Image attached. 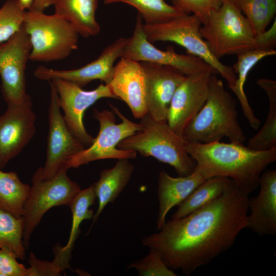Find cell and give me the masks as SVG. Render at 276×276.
I'll return each mask as SVG.
<instances>
[{"mask_svg": "<svg viewBox=\"0 0 276 276\" xmlns=\"http://www.w3.org/2000/svg\"><path fill=\"white\" fill-rule=\"evenodd\" d=\"M31 50L30 37L24 24L11 38L0 44L2 93L8 106L31 101L26 91L25 75Z\"/></svg>", "mask_w": 276, "mask_h": 276, "instance_id": "obj_10", "label": "cell"}, {"mask_svg": "<svg viewBox=\"0 0 276 276\" xmlns=\"http://www.w3.org/2000/svg\"><path fill=\"white\" fill-rule=\"evenodd\" d=\"M49 82L50 104L46 160L43 167L39 168L35 171L43 179L53 177L65 166L68 158L85 148L68 128L61 113L56 88L52 81Z\"/></svg>", "mask_w": 276, "mask_h": 276, "instance_id": "obj_11", "label": "cell"}, {"mask_svg": "<svg viewBox=\"0 0 276 276\" xmlns=\"http://www.w3.org/2000/svg\"><path fill=\"white\" fill-rule=\"evenodd\" d=\"M16 258L0 248V276H29V269L17 262Z\"/></svg>", "mask_w": 276, "mask_h": 276, "instance_id": "obj_35", "label": "cell"}, {"mask_svg": "<svg viewBox=\"0 0 276 276\" xmlns=\"http://www.w3.org/2000/svg\"><path fill=\"white\" fill-rule=\"evenodd\" d=\"M25 13L17 0H8L0 8V44L8 40L19 30Z\"/></svg>", "mask_w": 276, "mask_h": 276, "instance_id": "obj_31", "label": "cell"}, {"mask_svg": "<svg viewBox=\"0 0 276 276\" xmlns=\"http://www.w3.org/2000/svg\"><path fill=\"white\" fill-rule=\"evenodd\" d=\"M140 62L145 75L148 113L156 121L166 122L173 96L186 76L172 66Z\"/></svg>", "mask_w": 276, "mask_h": 276, "instance_id": "obj_17", "label": "cell"}, {"mask_svg": "<svg viewBox=\"0 0 276 276\" xmlns=\"http://www.w3.org/2000/svg\"><path fill=\"white\" fill-rule=\"evenodd\" d=\"M24 220L0 209V248L17 259L25 258L23 243Z\"/></svg>", "mask_w": 276, "mask_h": 276, "instance_id": "obj_28", "label": "cell"}, {"mask_svg": "<svg viewBox=\"0 0 276 276\" xmlns=\"http://www.w3.org/2000/svg\"><path fill=\"white\" fill-rule=\"evenodd\" d=\"M257 84L267 96L269 103L268 114L262 128L248 141L247 147L263 151L276 147V81L268 78H261Z\"/></svg>", "mask_w": 276, "mask_h": 276, "instance_id": "obj_25", "label": "cell"}, {"mask_svg": "<svg viewBox=\"0 0 276 276\" xmlns=\"http://www.w3.org/2000/svg\"><path fill=\"white\" fill-rule=\"evenodd\" d=\"M64 166L53 177L43 179L35 172L32 185L24 204L23 243L26 248L30 237L44 214L59 205H70L81 190L77 182L67 175Z\"/></svg>", "mask_w": 276, "mask_h": 276, "instance_id": "obj_9", "label": "cell"}, {"mask_svg": "<svg viewBox=\"0 0 276 276\" xmlns=\"http://www.w3.org/2000/svg\"><path fill=\"white\" fill-rule=\"evenodd\" d=\"M223 0H171L173 6L187 14L192 13L204 24Z\"/></svg>", "mask_w": 276, "mask_h": 276, "instance_id": "obj_34", "label": "cell"}, {"mask_svg": "<svg viewBox=\"0 0 276 276\" xmlns=\"http://www.w3.org/2000/svg\"><path fill=\"white\" fill-rule=\"evenodd\" d=\"M213 74L207 72L186 76L175 90L169 105L166 122L178 135L181 136L186 126L204 104Z\"/></svg>", "mask_w": 276, "mask_h": 276, "instance_id": "obj_16", "label": "cell"}, {"mask_svg": "<svg viewBox=\"0 0 276 276\" xmlns=\"http://www.w3.org/2000/svg\"><path fill=\"white\" fill-rule=\"evenodd\" d=\"M248 194L232 180L220 196L179 219L166 221L142 244L157 250L166 265L189 275L234 244L247 226Z\"/></svg>", "mask_w": 276, "mask_h": 276, "instance_id": "obj_1", "label": "cell"}, {"mask_svg": "<svg viewBox=\"0 0 276 276\" xmlns=\"http://www.w3.org/2000/svg\"><path fill=\"white\" fill-rule=\"evenodd\" d=\"M58 95V103L64 112V119L73 134L85 146H89L95 138L86 131L83 118L85 110L99 99L116 98L108 84H100L91 90L61 79L50 80Z\"/></svg>", "mask_w": 276, "mask_h": 276, "instance_id": "obj_13", "label": "cell"}, {"mask_svg": "<svg viewBox=\"0 0 276 276\" xmlns=\"http://www.w3.org/2000/svg\"><path fill=\"white\" fill-rule=\"evenodd\" d=\"M249 21L255 36L266 30L276 13V0H234Z\"/></svg>", "mask_w": 276, "mask_h": 276, "instance_id": "obj_29", "label": "cell"}, {"mask_svg": "<svg viewBox=\"0 0 276 276\" xmlns=\"http://www.w3.org/2000/svg\"><path fill=\"white\" fill-rule=\"evenodd\" d=\"M51 5V0H33L31 8L29 11L43 12Z\"/></svg>", "mask_w": 276, "mask_h": 276, "instance_id": "obj_37", "label": "cell"}, {"mask_svg": "<svg viewBox=\"0 0 276 276\" xmlns=\"http://www.w3.org/2000/svg\"><path fill=\"white\" fill-rule=\"evenodd\" d=\"M207 178L196 168L190 174L174 177L165 170L159 172L157 198L159 203L156 220L159 230L166 222V217L173 207L179 205Z\"/></svg>", "mask_w": 276, "mask_h": 276, "instance_id": "obj_20", "label": "cell"}, {"mask_svg": "<svg viewBox=\"0 0 276 276\" xmlns=\"http://www.w3.org/2000/svg\"><path fill=\"white\" fill-rule=\"evenodd\" d=\"M232 181V179L224 176L207 178L177 205V210L171 219L183 217L211 202L222 195Z\"/></svg>", "mask_w": 276, "mask_h": 276, "instance_id": "obj_24", "label": "cell"}, {"mask_svg": "<svg viewBox=\"0 0 276 276\" xmlns=\"http://www.w3.org/2000/svg\"><path fill=\"white\" fill-rule=\"evenodd\" d=\"M140 123L142 129L120 141L119 149L153 157L173 167L179 176L188 175L195 170L196 163L187 152L185 141L167 122L156 121L147 113Z\"/></svg>", "mask_w": 276, "mask_h": 276, "instance_id": "obj_4", "label": "cell"}, {"mask_svg": "<svg viewBox=\"0 0 276 276\" xmlns=\"http://www.w3.org/2000/svg\"><path fill=\"white\" fill-rule=\"evenodd\" d=\"M258 195L248 199L250 214L246 227L259 236L276 234V171L268 170L261 175Z\"/></svg>", "mask_w": 276, "mask_h": 276, "instance_id": "obj_19", "label": "cell"}, {"mask_svg": "<svg viewBox=\"0 0 276 276\" xmlns=\"http://www.w3.org/2000/svg\"><path fill=\"white\" fill-rule=\"evenodd\" d=\"M32 100L20 105H9L0 116V168L18 155L36 132V114Z\"/></svg>", "mask_w": 276, "mask_h": 276, "instance_id": "obj_14", "label": "cell"}, {"mask_svg": "<svg viewBox=\"0 0 276 276\" xmlns=\"http://www.w3.org/2000/svg\"><path fill=\"white\" fill-rule=\"evenodd\" d=\"M24 26L30 39L32 61L63 60L78 48L79 33L68 21L55 13L26 11Z\"/></svg>", "mask_w": 276, "mask_h": 276, "instance_id": "obj_6", "label": "cell"}, {"mask_svg": "<svg viewBox=\"0 0 276 276\" xmlns=\"http://www.w3.org/2000/svg\"><path fill=\"white\" fill-rule=\"evenodd\" d=\"M276 54L275 50H262L254 49L237 55V60L232 68L237 76L234 85L228 87L236 96L243 113L251 128L257 129L261 121L256 116L251 107L244 90L247 75L252 67L263 58Z\"/></svg>", "mask_w": 276, "mask_h": 276, "instance_id": "obj_23", "label": "cell"}, {"mask_svg": "<svg viewBox=\"0 0 276 276\" xmlns=\"http://www.w3.org/2000/svg\"><path fill=\"white\" fill-rule=\"evenodd\" d=\"M106 5L123 3L134 8L146 25L168 21L186 14L165 0H104Z\"/></svg>", "mask_w": 276, "mask_h": 276, "instance_id": "obj_27", "label": "cell"}, {"mask_svg": "<svg viewBox=\"0 0 276 276\" xmlns=\"http://www.w3.org/2000/svg\"><path fill=\"white\" fill-rule=\"evenodd\" d=\"M185 148L195 161L196 168L207 178L226 177L248 195L259 186L261 175L267 167L276 160V147L258 151L240 143L185 142Z\"/></svg>", "mask_w": 276, "mask_h": 276, "instance_id": "obj_2", "label": "cell"}, {"mask_svg": "<svg viewBox=\"0 0 276 276\" xmlns=\"http://www.w3.org/2000/svg\"><path fill=\"white\" fill-rule=\"evenodd\" d=\"M30 188L15 172H4L0 168V209L16 217H22Z\"/></svg>", "mask_w": 276, "mask_h": 276, "instance_id": "obj_26", "label": "cell"}, {"mask_svg": "<svg viewBox=\"0 0 276 276\" xmlns=\"http://www.w3.org/2000/svg\"><path fill=\"white\" fill-rule=\"evenodd\" d=\"M200 33L212 53L218 59L255 49V34L234 0H223L201 25Z\"/></svg>", "mask_w": 276, "mask_h": 276, "instance_id": "obj_5", "label": "cell"}, {"mask_svg": "<svg viewBox=\"0 0 276 276\" xmlns=\"http://www.w3.org/2000/svg\"><path fill=\"white\" fill-rule=\"evenodd\" d=\"M129 38L121 37L106 47L95 60L80 68L58 70L39 66L34 72L37 79L49 81L59 78L73 82L82 87L94 80H100L108 84L114 72V64L121 58Z\"/></svg>", "mask_w": 276, "mask_h": 276, "instance_id": "obj_15", "label": "cell"}, {"mask_svg": "<svg viewBox=\"0 0 276 276\" xmlns=\"http://www.w3.org/2000/svg\"><path fill=\"white\" fill-rule=\"evenodd\" d=\"M200 20L194 15L184 14L167 22L146 25L145 34L150 42L171 41L185 48L187 53L199 57L220 74L227 85L235 84L237 76L232 67L222 63L211 52L200 33Z\"/></svg>", "mask_w": 276, "mask_h": 276, "instance_id": "obj_8", "label": "cell"}, {"mask_svg": "<svg viewBox=\"0 0 276 276\" xmlns=\"http://www.w3.org/2000/svg\"><path fill=\"white\" fill-rule=\"evenodd\" d=\"M237 101L215 74L210 78L206 101L183 129L181 136L187 143L208 144L223 137L243 144L246 136L238 121Z\"/></svg>", "mask_w": 276, "mask_h": 276, "instance_id": "obj_3", "label": "cell"}, {"mask_svg": "<svg viewBox=\"0 0 276 276\" xmlns=\"http://www.w3.org/2000/svg\"><path fill=\"white\" fill-rule=\"evenodd\" d=\"M108 85L116 99L126 103L135 118L140 119L148 113L145 75L140 62L121 58Z\"/></svg>", "mask_w": 276, "mask_h": 276, "instance_id": "obj_18", "label": "cell"}, {"mask_svg": "<svg viewBox=\"0 0 276 276\" xmlns=\"http://www.w3.org/2000/svg\"><path fill=\"white\" fill-rule=\"evenodd\" d=\"M19 5L24 10L28 9L29 10L31 8L33 0H17Z\"/></svg>", "mask_w": 276, "mask_h": 276, "instance_id": "obj_38", "label": "cell"}, {"mask_svg": "<svg viewBox=\"0 0 276 276\" xmlns=\"http://www.w3.org/2000/svg\"><path fill=\"white\" fill-rule=\"evenodd\" d=\"M128 268L136 269L140 276L177 275L166 265L159 252L152 248H150L146 256L130 264Z\"/></svg>", "mask_w": 276, "mask_h": 276, "instance_id": "obj_33", "label": "cell"}, {"mask_svg": "<svg viewBox=\"0 0 276 276\" xmlns=\"http://www.w3.org/2000/svg\"><path fill=\"white\" fill-rule=\"evenodd\" d=\"M99 0H51L55 14L68 21L80 35L88 38L97 35L100 26L96 19Z\"/></svg>", "mask_w": 276, "mask_h": 276, "instance_id": "obj_22", "label": "cell"}, {"mask_svg": "<svg viewBox=\"0 0 276 276\" xmlns=\"http://www.w3.org/2000/svg\"><path fill=\"white\" fill-rule=\"evenodd\" d=\"M72 254L58 246L55 251V259L50 262L40 260L33 253H30L29 263L30 265L29 276L59 275L62 271L70 268L69 260Z\"/></svg>", "mask_w": 276, "mask_h": 276, "instance_id": "obj_32", "label": "cell"}, {"mask_svg": "<svg viewBox=\"0 0 276 276\" xmlns=\"http://www.w3.org/2000/svg\"><path fill=\"white\" fill-rule=\"evenodd\" d=\"M129 159H119L112 168L103 170L99 180L93 184L98 206L93 218L91 226L107 204L113 203L129 182L134 167Z\"/></svg>", "mask_w": 276, "mask_h": 276, "instance_id": "obj_21", "label": "cell"}, {"mask_svg": "<svg viewBox=\"0 0 276 276\" xmlns=\"http://www.w3.org/2000/svg\"><path fill=\"white\" fill-rule=\"evenodd\" d=\"M143 19L137 14L132 35L121 58L136 62H149L174 67L186 76L210 72L217 74L205 61L195 55L177 53L172 47L160 50L147 39L143 28Z\"/></svg>", "mask_w": 276, "mask_h": 276, "instance_id": "obj_12", "label": "cell"}, {"mask_svg": "<svg viewBox=\"0 0 276 276\" xmlns=\"http://www.w3.org/2000/svg\"><path fill=\"white\" fill-rule=\"evenodd\" d=\"M255 49L262 50H274L276 45V23L274 22L268 30H266L255 37Z\"/></svg>", "mask_w": 276, "mask_h": 276, "instance_id": "obj_36", "label": "cell"}, {"mask_svg": "<svg viewBox=\"0 0 276 276\" xmlns=\"http://www.w3.org/2000/svg\"><path fill=\"white\" fill-rule=\"evenodd\" d=\"M96 198L94 185H92L81 190L70 204L72 214V227L67 243L62 247L63 249L72 251L80 233L81 223L84 220L93 219L94 211L89 208L95 203Z\"/></svg>", "mask_w": 276, "mask_h": 276, "instance_id": "obj_30", "label": "cell"}, {"mask_svg": "<svg viewBox=\"0 0 276 276\" xmlns=\"http://www.w3.org/2000/svg\"><path fill=\"white\" fill-rule=\"evenodd\" d=\"M109 106L111 111L94 109L93 117L100 125L99 133L87 148L67 159L64 165L68 169L77 168L97 160L136 157V151L122 150L117 145L125 138L140 131L142 125L128 119L117 107L110 104Z\"/></svg>", "mask_w": 276, "mask_h": 276, "instance_id": "obj_7", "label": "cell"}]
</instances>
